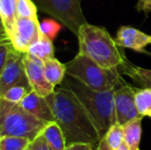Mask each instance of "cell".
Returning <instances> with one entry per match:
<instances>
[{"instance_id":"obj_22","label":"cell","mask_w":151,"mask_h":150,"mask_svg":"<svg viewBox=\"0 0 151 150\" xmlns=\"http://www.w3.org/2000/svg\"><path fill=\"white\" fill-rule=\"evenodd\" d=\"M31 90H32L31 88H29V86L14 85V86H12L10 88H8V90L4 93L1 98L7 100L8 102L20 104L23 101V99H24Z\"/></svg>"},{"instance_id":"obj_30","label":"cell","mask_w":151,"mask_h":150,"mask_svg":"<svg viewBox=\"0 0 151 150\" xmlns=\"http://www.w3.org/2000/svg\"><path fill=\"white\" fill-rule=\"evenodd\" d=\"M5 36H8V34L6 33V30L4 28V25H3V22H2V19L0 17V38L1 37H5Z\"/></svg>"},{"instance_id":"obj_21","label":"cell","mask_w":151,"mask_h":150,"mask_svg":"<svg viewBox=\"0 0 151 150\" xmlns=\"http://www.w3.org/2000/svg\"><path fill=\"white\" fill-rule=\"evenodd\" d=\"M31 141L23 137L5 136L0 138V150H27Z\"/></svg>"},{"instance_id":"obj_9","label":"cell","mask_w":151,"mask_h":150,"mask_svg":"<svg viewBox=\"0 0 151 150\" xmlns=\"http://www.w3.org/2000/svg\"><path fill=\"white\" fill-rule=\"evenodd\" d=\"M137 88L127 82L120 84L114 90V108L116 122L123 126L127 122L138 117H142L136 106L135 95Z\"/></svg>"},{"instance_id":"obj_6","label":"cell","mask_w":151,"mask_h":150,"mask_svg":"<svg viewBox=\"0 0 151 150\" xmlns=\"http://www.w3.org/2000/svg\"><path fill=\"white\" fill-rule=\"evenodd\" d=\"M38 8L52 16L77 36L86 19L81 8V0H34Z\"/></svg>"},{"instance_id":"obj_2","label":"cell","mask_w":151,"mask_h":150,"mask_svg":"<svg viewBox=\"0 0 151 150\" xmlns=\"http://www.w3.org/2000/svg\"><path fill=\"white\" fill-rule=\"evenodd\" d=\"M77 38L78 52L88 57L104 68L117 69L127 60L121 47L104 27L86 23L80 27Z\"/></svg>"},{"instance_id":"obj_11","label":"cell","mask_w":151,"mask_h":150,"mask_svg":"<svg viewBox=\"0 0 151 150\" xmlns=\"http://www.w3.org/2000/svg\"><path fill=\"white\" fill-rule=\"evenodd\" d=\"M115 42L121 48H129L137 52H144L151 44V35L131 26H121L116 32Z\"/></svg>"},{"instance_id":"obj_3","label":"cell","mask_w":151,"mask_h":150,"mask_svg":"<svg viewBox=\"0 0 151 150\" xmlns=\"http://www.w3.org/2000/svg\"><path fill=\"white\" fill-rule=\"evenodd\" d=\"M62 86L70 90L80 101L103 138L108 128L116 122L114 90H95L70 75H66Z\"/></svg>"},{"instance_id":"obj_19","label":"cell","mask_w":151,"mask_h":150,"mask_svg":"<svg viewBox=\"0 0 151 150\" xmlns=\"http://www.w3.org/2000/svg\"><path fill=\"white\" fill-rule=\"evenodd\" d=\"M136 106L138 112L142 117L151 118V90L150 88H139L135 95Z\"/></svg>"},{"instance_id":"obj_13","label":"cell","mask_w":151,"mask_h":150,"mask_svg":"<svg viewBox=\"0 0 151 150\" xmlns=\"http://www.w3.org/2000/svg\"><path fill=\"white\" fill-rule=\"evenodd\" d=\"M121 75H127L131 77L137 84L142 86V88L151 90V69L142 68L132 64L129 60H125L121 66L117 68Z\"/></svg>"},{"instance_id":"obj_15","label":"cell","mask_w":151,"mask_h":150,"mask_svg":"<svg viewBox=\"0 0 151 150\" xmlns=\"http://www.w3.org/2000/svg\"><path fill=\"white\" fill-rule=\"evenodd\" d=\"M142 119L143 117L135 118L122 126L123 141L131 150H141L140 143L142 137Z\"/></svg>"},{"instance_id":"obj_24","label":"cell","mask_w":151,"mask_h":150,"mask_svg":"<svg viewBox=\"0 0 151 150\" xmlns=\"http://www.w3.org/2000/svg\"><path fill=\"white\" fill-rule=\"evenodd\" d=\"M17 14L19 18L36 19L37 18V6L32 0H18Z\"/></svg>"},{"instance_id":"obj_10","label":"cell","mask_w":151,"mask_h":150,"mask_svg":"<svg viewBox=\"0 0 151 150\" xmlns=\"http://www.w3.org/2000/svg\"><path fill=\"white\" fill-rule=\"evenodd\" d=\"M23 62H24L25 71H26V75L28 78L29 85L34 93L43 98L54 93L56 88L52 84H50L45 78L43 70V62L31 58L26 54L24 55Z\"/></svg>"},{"instance_id":"obj_7","label":"cell","mask_w":151,"mask_h":150,"mask_svg":"<svg viewBox=\"0 0 151 150\" xmlns=\"http://www.w3.org/2000/svg\"><path fill=\"white\" fill-rule=\"evenodd\" d=\"M24 55L14 48L10 50L5 66L0 74V97L12 86L25 85L30 88L23 62Z\"/></svg>"},{"instance_id":"obj_1","label":"cell","mask_w":151,"mask_h":150,"mask_svg":"<svg viewBox=\"0 0 151 150\" xmlns=\"http://www.w3.org/2000/svg\"><path fill=\"white\" fill-rule=\"evenodd\" d=\"M52 109L55 121L64 133L67 145L88 143L98 145L102 139L93 119L77 97L67 88H56L54 93L45 97Z\"/></svg>"},{"instance_id":"obj_5","label":"cell","mask_w":151,"mask_h":150,"mask_svg":"<svg viewBox=\"0 0 151 150\" xmlns=\"http://www.w3.org/2000/svg\"><path fill=\"white\" fill-rule=\"evenodd\" d=\"M46 122L32 116L20 104L8 102L0 97V138L23 137L32 142L39 136Z\"/></svg>"},{"instance_id":"obj_16","label":"cell","mask_w":151,"mask_h":150,"mask_svg":"<svg viewBox=\"0 0 151 150\" xmlns=\"http://www.w3.org/2000/svg\"><path fill=\"white\" fill-rule=\"evenodd\" d=\"M26 55L43 63L48 59L55 58V47L52 40L41 34L39 39L29 47Z\"/></svg>"},{"instance_id":"obj_25","label":"cell","mask_w":151,"mask_h":150,"mask_svg":"<svg viewBox=\"0 0 151 150\" xmlns=\"http://www.w3.org/2000/svg\"><path fill=\"white\" fill-rule=\"evenodd\" d=\"M12 48H14V46H12V39L9 36L0 38V74L5 66L8 55Z\"/></svg>"},{"instance_id":"obj_23","label":"cell","mask_w":151,"mask_h":150,"mask_svg":"<svg viewBox=\"0 0 151 150\" xmlns=\"http://www.w3.org/2000/svg\"><path fill=\"white\" fill-rule=\"evenodd\" d=\"M62 29L59 21L54 19H45L40 23V31L43 36L50 38V40L56 39Z\"/></svg>"},{"instance_id":"obj_18","label":"cell","mask_w":151,"mask_h":150,"mask_svg":"<svg viewBox=\"0 0 151 150\" xmlns=\"http://www.w3.org/2000/svg\"><path fill=\"white\" fill-rule=\"evenodd\" d=\"M17 5L18 0H0V17L9 37L14 30V23L18 19Z\"/></svg>"},{"instance_id":"obj_12","label":"cell","mask_w":151,"mask_h":150,"mask_svg":"<svg viewBox=\"0 0 151 150\" xmlns=\"http://www.w3.org/2000/svg\"><path fill=\"white\" fill-rule=\"evenodd\" d=\"M20 105L27 112L30 113L32 116L36 117L37 119L41 120V121L46 122V123L50 121H55L52 109L46 102L45 98L38 96L33 90L29 92V94L23 99Z\"/></svg>"},{"instance_id":"obj_4","label":"cell","mask_w":151,"mask_h":150,"mask_svg":"<svg viewBox=\"0 0 151 150\" xmlns=\"http://www.w3.org/2000/svg\"><path fill=\"white\" fill-rule=\"evenodd\" d=\"M67 75L95 90H114L124 80L117 69H107L78 52L71 61L66 63Z\"/></svg>"},{"instance_id":"obj_26","label":"cell","mask_w":151,"mask_h":150,"mask_svg":"<svg viewBox=\"0 0 151 150\" xmlns=\"http://www.w3.org/2000/svg\"><path fill=\"white\" fill-rule=\"evenodd\" d=\"M30 150H52L50 147V145L44 141V139L42 138L41 135L35 138L30 144Z\"/></svg>"},{"instance_id":"obj_8","label":"cell","mask_w":151,"mask_h":150,"mask_svg":"<svg viewBox=\"0 0 151 150\" xmlns=\"http://www.w3.org/2000/svg\"><path fill=\"white\" fill-rule=\"evenodd\" d=\"M41 36L40 23L38 18H19L14 23V30L10 35L14 48L19 52L26 54L29 47Z\"/></svg>"},{"instance_id":"obj_31","label":"cell","mask_w":151,"mask_h":150,"mask_svg":"<svg viewBox=\"0 0 151 150\" xmlns=\"http://www.w3.org/2000/svg\"><path fill=\"white\" fill-rule=\"evenodd\" d=\"M116 150H131V149H129V147L127 146V145L125 144V143H123V144L120 145V146L118 147V148L116 149Z\"/></svg>"},{"instance_id":"obj_14","label":"cell","mask_w":151,"mask_h":150,"mask_svg":"<svg viewBox=\"0 0 151 150\" xmlns=\"http://www.w3.org/2000/svg\"><path fill=\"white\" fill-rule=\"evenodd\" d=\"M40 135L52 150H65L67 146L63 131L56 121L47 122Z\"/></svg>"},{"instance_id":"obj_27","label":"cell","mask_w":151,"mask_h":150,"mask_svg":"<svg viewBox=\"0 0 151 150\" xmlns=\"http://www.w3.org/2000/svg\"><path fill=\"white\" fill-rule=\"evenodd\" d=\"M136 9L138 11H143L145 14L151 11V0H138Z\"/></svg>"},{"instance_id":"obj_29","label":"cell","mask_w":151,"mask_h":150,"mask_svg":"<svg viewBox=\"0 0 151 150\" xmlns=\"http://www.w3.org/2000/svg\"><path fill=\"white\" fill-rule=\"evenodd\" d=\"M96 150H112V149L108 146L107 143L105 142V140L102 138L101 140H100L99 144L97 145V149H96Z\"/></svg>"},{"instance_id":"obj_20","label":"cell","mask_w":151,"mask_h":150,"mask_svg":"<svg viewBox=\"0 0 151 150\" xmlns=\"http://www.w3.org/2000/svg\"><path fill=\"white\" fill-rule=\"evenodd\" d=\"M103 139L112 150H116L120 145H122L124 143V141H123L122 126L118 123V122H115L114 124H112L108 128L106 134L104 135Z\"/></svg>"},{"instance_id":"obj_32","label":"cell","mask_w":151,"mask_h":150,"mask_svg":"<svg viewBox=\"0 0 151 150\" xmlns=\"http://www.w3.org/2000/svg\"><path fill=\"white\" fill-rule=\"evenodd\" d=\"M27 150H30V148H28V149H27Z\"/></svg>"},{"instance_id":"obj_28","label":"cell","mask_w":151,"mask_h":150,"mask_svg":"<svg viewBox=\"0 0 151 150\" xmlns=\"http://www.w3.org/2000/svg\"><path fill=\"white\" fill-rule=\"evenodd\" d=\"M65 150H93V146L88 143H73L67 145Z\"/></svg>"},{"instance_id":"obj_17","label":"cell","mask_w":151,"mask_h":150,"mask_svg":"<svg viewBox=\"0 0 151 150\" xmlns=\"http://www.w3.org/2000/svg\"><path fill=\"white\" fill-rule=\"evenodd\" d=\"M44 75L47 81L56 88L59 84H62L64 81L67 72H66V65L62 64L56 58L46 60L43 63Z\"/></svg>"}]
</instances>
